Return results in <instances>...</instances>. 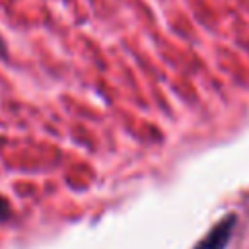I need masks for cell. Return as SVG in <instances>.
I'll list each match as a JSON object with an SVG mask.
<instances>
[{
	"instance_id": "1",
	"label": "cell",
	"mask_w": 249,
	"mask_h": 249,
	"mask_svg": "<svg viewBox=\"0 0 249 249\" xmlns=\"http://www.w3.org/2000/svg\"><path fill=\"white\" fill-rule=\"evenodd\" d=\"M235 224H237V216L226 214L222 220H218L214 224V228L193 249H226V245L230 243V239L233 235Z\"/></svg>"
},
{
	"instance_id": "2",
	"label": "cell",
	"mask_w": 249,
	"mask_h": 249,
	"mask_svg": "<svg viewBox=\"0 0 249 249\" xmlns=\"http://www.w3.org/2000/svg\"><path fill=\"white\" fill-rule=\"evenodd\" d=\"M10 214V202L0 195V220H6Z\"/></svg>"
}]
</instances>
